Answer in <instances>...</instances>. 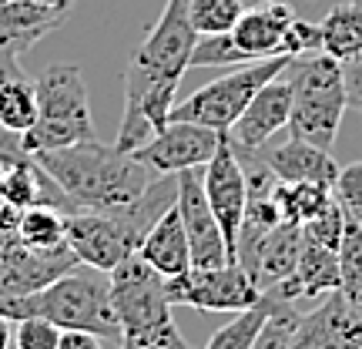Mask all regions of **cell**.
<instances>
[{
  "instance_id": "15",
  "label": "cell",
  "mask_w": 362,
  "mask_h": 349,
  "mask_svg": "<svg viewBox=\"0 0 362 349\" xmlns=\"http://www.w3.org/2000/svg\"><path fill=\"white\" fill-rule=\"evenodd\" d=\"M255 158L279 181H315V185H325V188H336L339 165L325 148L312 142L288 138L282 144H265L262 151H255Z\"/></svg>"
},
{
  "instance_id": "32",
  "label": "cell",
  "mask_w": 362,
  "mask_h": 349,
  "mask_svg": "<svg viewBox=\"0 0 362 349\" xmlns=\"http://www.w3.org/2000/svg\"><path fill=\"white\" fill-rule=\"evenodd\" d=\"M332 192H336V198L346 205L349 215L362 219V158L352 161V165H346V168H339L336 188H332Z\"/></svg>"
},
{
  "instance_id": "37",
  "label": "cell",
  "mask_w": 362,
  "mask_h": 349,
  "mask_svg": "<svg viewBox=\"0 0 362 349\" xmlns=\"http://www.w3.org/2000/svg\"><path fill=\"white\" fill-rule=\"evenodd\" d=\"M13 161H0V198H4V178H7V168H11Z\"/></svg>"
},
{
  "instance_id": "29",
  "label": "cell",
  "mask_w": 362,
  "mask_h": 349,
  "mask_svg": "<svg viewBox=\"0 0 362 349\" xmlns=\"http://www.w3.org/2000/svg\"><path fill=\"white\" fill-rule=\"evenodd\" d=\"M242 0H188V17L198 34H221L232 30L242 17Z\"/></svg>"
},
{
  "instance_id": "5",
  "label": "cell",
  "mask_w": 362,
  "mask_h": 349,
  "mask_svg": "<svg viewBox=\"0 0 362 349\" xmlns=\"http://www.w3.org/2000/svg\"><path fill=\"white\" fill-rule=\"evenodd\" d=\"M37 91V121L24 135V148L44 151V148H64L98 138L94 118L88 101V81L78 64H51L34 78Z\"/></svg>"
},
{
  "instance_id": "8",
  "label": "cell",
  "mask_w": 362,
  "mask_h": 349,
  "mask_svg": "<svg viewBox=\"0 0 362 349\" xmlns=\"http://www.w3.org/2000/svg\"><path fill=\"white\" fill-rule=\"evenodd\" d=\"M165 289H168L171 306H192L205 312H242L259 306L265 296L242 262H225L211 269L192 265L175 279H165Z\"/></svg>"
},
{
  "instance_id": "14",
  "label": "cell",
  "mask_w": 362,
  "mask_h": 349,
  "mask_svg": "<svg viewBox=\"0 0 362 349\" xmlns=\"http://www.w3.org/2000/svg\"><path fill=\"white\" fill-rule=\"evenodd\" d=\"M288 115H292V88H288L282 71L265 88H259V94L248 101V108L238 115V121L225 135L238 151V158H248L262 151L282 128H288Z\"/></svg>"
},
{
  "instance_id": "18",
  "label": "cell",
  "mask_w": 362,
  "mask_h": 349,
  "mask_svg": "<svg viewBox=\"0 0 362 349\" xmlns=\"http://www.w3.org/2000/svg\"><path fill=\"white\" fill-rule=\"evenodd\" d=\"M302 225H292V222H279L259 246L248 252L242 265L248 269V275L255 279L262 292H269L282 282L285 275H292L298 265V256H302Z\"/></svg>"
},
{
  "instance_id": "3",
  "label": "cell",
  "mask_w": 362,
  "mask_h": 349,
  "mask_svg": "<svg viewBox=\"0 0 362 349\" xmlns=\"http://www.w3.org/2000/svg\"><path fill=\"white\" fill-rule=\"evenodd\" d=\"M111 275V306L121 326V349H194L171 319L165 275H158L134 252Z\"/></svg>"
},
{
  "instance_id": "9",
  "label": "cell",
  "mask_w": 362,
  "mask_h": 349,
  "mask_svg": "<svg viewBox=\"0 0 362 349\" xmlns=\"http://www.w3.org/2000/svg\"><path fill=\"white\" fill-rule=\"evenodd\" d=\"M202 188L218 229L228 246V259L238 262V232H242V219H245V202H248V175L242 168V158L232 148L228 135H221L218 151L211 155L205 168H202Z\"/></svg>"
},
{
  "instance_id": "35",
  "label": "cell",
  "mask_w": 362,
  "mask_h": 349,
  "mask_svg": "<svg viewBox=\"0 0 362 349\" xmlns=\"http://www.w3.org/2000/svg\"><path fill=\"white\" fill-rule=\"evenodd\" d=\"M17 74H24V67H21V57H17L13 51H7V47L0 44V81L17 78Z\"/></svg>"
},
{
  "instance_id": "19",
  "label": "cell",
  "mask_w": 362,
  "mask_h": 349,
  "mask_svg": "<svg viewBox=\"0 0 362 349\" xmlns=\"http://www.w3.org/2000/svg\"><path fill=\"white\" fill-rule=\"evenodd\" d=\"M339 289V256L332 248L315 246V242H302V256L292 275H285L282 282L269 289L272 296L285 299V302H298V299H319Z\"/></svg>"
},
{
  "instance_id": "13",
  "label": "cell",
  "mask_w": 362,
  "mask_h": 349,
  "mask_svg": "<svg viewBox=\"0 0 362 349\" xmlns=\"http://www.w3.org/2000/svg\"><path fill=\"white\" fill-rule=\"evenodd\" d=\"M285 349H362V302L329 292L312 312H302Z\"/></svg>"
},
{
  "instance_id": "11",
  "label": "cell",
  "mask_w": 362,
  "mask_h": 349,
  "mask_svg": "<svg viewBox=\"0 0 362 349\" xmlns=\"http://www.w3.org/2000/svg\"><path fill=\"white\" fill-rule=\"evenodd\" d=\"M81 259L71 246L30 248L17 235L0 239V296H24L78 269Z\"/></svg>"
},
{
  "instance_id": "12",
  "label": "cell",
  "mask_w": 362,
  "mask_h": 349,
  "mask_svg": "<svg viewBox=\"0 0 362 349\" xmlns=\"http://www.w3.org/2000/svg\"><path fill=\"white\" fill-rule=\"evenodd\" d=\"M175 208L181 215L188 246H192V265L194 269H211V265H225L228 259V246L218 229V219L208 205L205 188H202V168H185L178 171V198Z\"/></svg>"
},
{
  "instance_id": "7",
  "label": "cell",
  "mask_w": 362,
  "mask_h": 349,
  "mask_svg": "<svg viewBox=\"0 0 362 349\" xmlns=\"http://www.w3.org/2000/svg\"><path fill=\"white\" fill-rule=\"evenodd\" d=\"M292 57L275 54V57H262V61H248V64L235 67L221 78L208 81L205 88L188 94L181 104L171 108V121H194L215 131H228L238 121V115L248 108V101L265 88L272 78H279Z\"/></svg>"
},
{
  "instance_id": "31",
  "label": "cell",
  "mask_w": 362,
  "mask_h": 349,
  "mask_svg": "<svg viewBox=\"0 0 362 349\" xmlns=\"http://www.w3.org/2000/svg\"><path fill=\"white\" fill-rule=\"evenodd\" d=\"M61 329L44 316H27L17 323V349H57Z\"/></svg>"
},
{
  "instance_id": "17",
  "label": "cell",
  "mask_w": 362,
  "mask_h": 349,
  "mask_svg": "<svg viewBox=\"0 0 362 349\" xmlns=\"http://www.w3.org/2000/svg\"><path fill=\"white\" fill-rule=\"evenodd\" d=\"M292 21H296V11L288 0H269L262 7L242 11L228 34L238 44V51L248 54V61H262V57L282 54V34Z\"/></svg>"
},
{
  "instance_id": "38",
  "label": "cell",
  "mask_w": 362,
  "mask_h": 349,
  "mask_svg": "<svg viewBox=\"0 0 362 349\" xmlns=\"http://www.w3.org/2000/svg\"><path fill=\"white\" fill-rule=\"evenodd\" d=\"M64 4H67V7H74V4H78V0H64Z\"/></svg>"
},
{
  "instance_id": "36",
  "label": "cell",
  "mask_w": 362,
  "mask_h": 349,
  "mask_svg": "<svg viewBox=\"0 0 362 349\" xmlns=\"http://www.w3.org/2000/svg\"><path fill=\"white\" fill-rule=\"evenodd\" d=\"M0 349H11V319L0 316Z\"/></svg>"
},
{
  "instance_id": "4",
  "label": "cell",
  "mask_w": 362,
  "mask_h": 349,
  "mask_svg": "<svg viewBox=\"0 0 362 349\" xmlns=\"http://www.w3.org/2000/svg\"><path fill=\"white\" fill-rule=\"evenodd\" d=\"M285 81L292 88L288 135L329 151L336 144L342 115L349 108L342 64L336 57H329V54L292 57L288 67H285Z\"/></svg>"
},
{
  "instance_id": "20",
  "label": "cell",
  "mask_w": 362,
  "mask_h": 349,
  "mask_svg": "<svg viewBox=\"0 0 362 349\" xmlns=\"http://www.w3.org/2000/svg\"><path fill=\"white\" fill-rule=\"evenodd\" d=\"M138 256L165 279H175V275L192 269V246H188V235H185V225H181V215L175 205L148 229V235L138 246Z\"/></svg>"
},
{
  "instance_id": "28",
  "label": "cell",
  "mask_w": 362,
  "mask_h": 349,
  "mask_svg": "<svg viewBox=\"0 0 362 349\" xmlns=\"http://www.w3.org/2000/svg\"><path fill=\"white\" fill-rule=\"evenodd\" d=\"M346 219H349V212H346V205H342L336 198V192H332V198L325 202L322 212L312 215V219L302 225V239L339 252V242H342V232H346Z\"/></svg>"
},
{
  "instance_id": "1",
  "label": "cell",
  "mask_w": 362,
  "mask_h": 349,
  "mask_svg": "<svg viewBox=\"0 0 362 349\" xmlns=\"http://www.w3.org/2000/svg\"><path fill=\"white\" fill-rule=\"evenodd\" d=\"M198 30L188 17V0H168L124 67V115L115 148L134 151L171 121L175 94L192 64Z\"/></svg>"
},
{
  "instance_id": "39",
  "label": "cell",
  "mask_w": 362,
  "mask_h": 349,
  "mask_svg": "<svg viewBox=\"0 0 362 349\" xmlns=\"http://www.w3.org/2000/svg\"><path fill=\"white\" fill-rule=\"evenodd\" d=\"M262 4H269V0H262Z\"/></svg>"
},
{
  "instance_id": "23",
  "label": "cell",
  "mask_w": 362,
  "mask_h": 349,
  "mask_svg": "<svg viewBox=\"0 0 362 349\" xmlns=\"http://www.w3.org/2000/svg\"><path fill=\"white\" fill-rule=\"evenodd\" d=\"M17 239L30 248H61L67 246V212L54 205L21 208Z\"/></svg>"
},
{
  "instance_id": "33",
  "label": "cell",
  "mask_w": 362,
  "mask_h": 349,
  "mask_svg": "<svg viewBox=\"0 0 362 349\" xmlns=\"http://www.w3.org/2000/svg\"><path fill=\"white\" fill-rule=\"evenodd\" d=\"M342 74H346V101H349V108L362 111V54L356 61L342 64Z\"/></svg>"
},
{
  "instance_id": "25",
  "label": "cell",
  "mask_w": 362,
  "mask_h": 349,
  "mask_svg": "<svg viewBox=\"0 0 362 349\" xmlns=\"http://www.w3.org/2000/svg\"><path fill=\"white\" fill-rule=\"evenodd\" d=\"M339 292L352 302H362V219L349 215L339 242Z\"/></svg>"
},
{
  "instance_id": "24",
  "label": "cell",
  "mask_w": 362,
  "mask_h": 349,
  "mask_svg": "<svg viewBox=\"0 0 362 349\" xmlns=\"http://www.w3.org/2000/svg\"><path fill=\"white\" fill-rule=\"evenodd\" d=\"M332 198V188L315 185V181H279L275 178V205L282 222L305 225L312 215H319L325 202Z\"/></svg>"
},
{
  "instance_id": "22",
  "label": "cell",
  "mask_w": 362,
  "mask_h": 349,
  "mask_svg": "<svg viewBox=\"0 0 362 349\" xmlns=\"http://www.w3.org/2000/svg\"><path fill=\"white\" fill-rule=\"evenodd\" d=\"M37 121V91L27 74L0 81V128L27 135Z\"/></svg>"
},
{
  "instance_id": "10",
  "label": "cell",
  "mask_w": 362,
  "mask_h": 349,
  "mask_svg": "<svg viewBox=\"0 0 362 349\" xmlns=\"http://www.w3.org/2000/svg\"><path fill=\"white\" fill-rule=\"evenodd\" d=\"M225 131L205 128L194 121H168L165 128L138 144L131 155L155 175H178L185 168H205L211 155L218 151Z\"/></svg>"
},
{
  "instance_id": "34",
  "label": "cell",
  "mask_w": 362,
  "mask_h": 349,
  "mask_svg": "<svg viewBox=\"0 0 362 349\" xmlns=\"http://www.w3.org/2000/svg\"><path fill=\"white\" fill-rule=\"evenodd\" d=\"M57 349H104V346H101V336H94V333H84V329H61Z\"/></svg>"
},
{
  "instance_id": "16",
  "label": "cell",
  "mask_w": 362,
  "mask_h": 349,
  "mask_svg": "<svg viewBox=\"0 0 362 349\" xmlns=\"http://www.w3.org/2000/svg\"><path fill=\"white\" fill-rule=\"evenodd\" d=\"M67 13V7L51 0H7L0 4V44L21 57L64 24Z\"/></svg>"
},
{
  "instance_id": "21",
  "label": "cell",
  "mask_w": 362,
  "mask_h": 349,
  "mask_svg": "<svg viewBox=\"0 0 362 349\" xmlns=\"http://www.w3.org/2000/svg\"><path fill=\"white\" fill-rule=\"evenodd\" d=\"M319 27H322V54L336 57L339 64L356 61L362 54V0L336 4Z\"/></svg>"
},
{
  "instance_id": "27",
  "label": "cell",
  "mask_w": 362,
  "mask_h": 349,
  "mask_svg": "<svg viewBox=\"0 0 362 349\" xmlns=\"http://www.w3.org/2000/svg\"><path fill=\"white\" fill-rule=\"evenodd\" d=\"M248 64V54L238 51L228 30L221 34H198L192 51V64L188 67H242Z\"/></svg>"
},
{
  "instance_id": "2",
  "label": "cell",
  "mask_w": 362,
  "mask_h": 349,
  "mask_svg": "<svg viewBox=\"0 0 362 349\" xmlns=\"http://www.w3.org/2000/svg\"><path fill=\"white\" fill-rule=\"evenodd\" d=\"M34 161L71 198V205L94 212L131 205L158 178L131 151H117L115 144H101L98 138L34 151Z\"/></svg>"
},
{
  "instance_id": "6",
  "label": "cell",
  "mask_w": 362,
  "mask_h": 349,
  "mask_svg": "<svg viewBox=\"0 0 362 349\" xmlns=\"http://www.w3.org/2000/svg\"><path fill=\"white\" fill-rule=\"evenodd\" d=\"M151 225H155V208L141 198H134L124 208H111V212L78 208L67 215V246L74 248L81 265L111 272L138 252Z\"/></svg>"
},
{
  "instance_id": "30",
  "label": "cell",
  "mask_w": 362,
  "mask_h": 349,
  "mask_svg": "<svg viewBox=\"0 0 362 349\" xmlns=\"http://www.w3.org/2000/svg\"><path fill=\"white\" fill-rule=\"evenodd\" d=\"M282 54L285 57H312V54H322V27L296 17L282 34Z\"/></svg>"
},
{
  "instance_id": "26",
  "label": "cell",
  "mask_w": 362,
  "mask_h": 349,
  "mask_svg": "<svg viewBox=\"0 0 362 349\" xmlns=\"http://www.w3.org/2000/svg\"><path fill=\"white\" fill-rule=\"evenodd\" d=\"M269 309H272V296L265 292L259 306L235 312L232 323L221 326L218 333L205 343V349H252L255 346V336H259L262 323H265V316H269Z\"/></svg>"
}]
</instances>
